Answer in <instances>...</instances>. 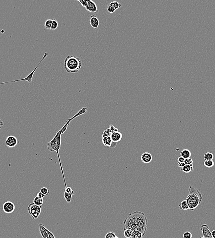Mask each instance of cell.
Returning a JSON list of instances; mask_svg holds the SVG:
<instances>
[{
	"label": "cell",
	"mask_w": 215,
	"mask_h": 238,
	"mask_svg": "<svg viewBox=\"0 0 215 238\" xmlns=\"http://www.w3.org/2000/svg\"><path fill=\"white\" fill-rule=\"evenodd\" d=\"M88 111L87 108H82L81 110H80L75 115H74L73 117L70 118L67 121H65L64 123V126H63L60 130L58 131L56 133V135L53 137V139L49 141L47 143V147L48 150L50 152H56L57 153L58 158L59 161L60 165V169L62 171V175L63 178L64 180V184H65V187H67L66 184V180H65V176H64V171L63 169L62 166L61 160H60V156L59 154V150L61 147V137L66 130H67V127L69 125L70 123L72 120H73L76 118L77 117L82 115L84 114L87 113Z\"/></svg>",
	"instance_id": "cell-1"
},
{
	"label": "cell",
	"mask_w": 215,
	"mask_h": 238,
	"mask_svg": "<svg viewBox=\"0 0 215 238\" xmlns=\"http://www.w3.org/2000/svg\"><path fill=\"white\" fill-rule=\"evenodd\" d=\"M202 196L199 190L194 186L190 185L188 189V195L186 201L188 204L190 210H194L201 204Z\"/></svg>",
	"instance_id": "cell-2"
},
{
	"label": "cell",
	"mask_w": 215,
	"mask_h": 238,
	"mask_svg": "<svg viewBox=\"0 0 215 238\" xmlns=\"http://www.w3.org/2000/svg\"><path fill=\"white\" fill-rule=\"evenodd\" d=\"M130 214L134 220L136 227L135 230L140 231L144 236L146 234L147 227V219L145 213L142 212L136 211L131 213Z\"/></svg>",
	"instance_id": "cell-3"
},
{
	"label": "cell",
	"mask_w": 215,
	"mask_h": 238,
	"mask_svg": "<svg viewBox=\"0 0 215 238\" xmlns=\"http://www.w3.org/2000/svg\"><path fill=\"white\" fill-rule=\"evenodd\" d=\"M64 69L67 73H75L79 71L82 66L80 59L74 56H68L64 60Z\"/></svg>",
	"instance_id": "cell-4"
},
{
	"label": "cell",
	"mask_w": 215,
	"mask_h": 238,
	"mask_svg": "<svg viewBox=\"0 0 215 238\" xmlns=\"http://www.w3.org/2000/svg\"><path fill=\"white\" fill-rule=\"evenodd\" d=\"M48 55L49 53H48V52H45V54H44V56H43V57H42V59H41V60H40V62H39V63L38 64L37 66L36 67H35V68L33 70V71H31V73H30L26 77V78H23V79H18V80H13V81H12L1 82V83H0V85L8 84V83H11V82L21 81H27V82H29V84H30V83L32 82L33 76H34V73H35V71H36V70L37 69V68H38V67H39V66H40V64L41 63V62H43V60H44L45 59V58L48 56Z\"/></svg>",
	"instance_id": "cell-5"
},
{
	"label": "cell",
	"mask_w": 215,
	"mask_h": 238,
	"mask_svg": "<svg viewBox=\"0 0 215 238\" xmlns=\"http://www.w3.org/2000/svg\"><path fill=\"white\" fill-rule=\"evenodd\" d=\"M42 209V206H38L31 203L28 205L27 210L32 219L35 220L40 216Z\"/></svg>",
	"instance_id": "cell-6"
},
{
	"label": "cell",
	"mask_w": 215,
	"mask_h": 238,
	"mask_svg": "<svg viewBox=\"0 0 215 238\" xmlns=\"http://www.w3.org/2000/svg\"><path fill=\"white\" fill-rule=\"evenodd\" d=\"M79 2H80L82 7L84 8L87 11L89 12H93V13H98V9L97 8L96 4L94 1L91 0H88V1H85V0H81V1H78Z\"/></svg>",
	"instance_id": "cell-7"
},
{
	"label": "cell",
	"mask_w": 215,
	"mask_h": 238,
	"mask_svg": "<svg viewBox=\"0 0 215 238\" xmlns=\"http://www.w3.org/2000/svg\"><path fill=\"white\" fill-rule=\"evenodd\" d=\"M38 228L42 238H56L54 234L46 228L43 224H39Z\"/></svg>",
	"instance_id": "cell-8"
},
{
	"label": "cell",
	"mask_w": 215,
	"mask_h": 238,
	"mask_svg": "<svg viewBox=\"0 0 215 238\" xmlns=\"http://www.w3.org/2000/svg\"><path fill=\"white\" fill-rule=\"evenodd\" d=\"M124 230L129 229L130 230L133 231L136 229L134 220L130 213L125 218V220L124 222Z\"/></svg>",
	"instance_id": "cell-9"
},
{
	"label": "cell",
	"mask_w": 215,
	"mask_h": 238,
	"mask_svg": "<svg viewBox=\"0 0 215 238\" xmlns=\"http://www.w3.org/2000/svg\"><path fill=\"white\" fill-rule=\"evenodd\" d=\"M2 209L5 213L9 214L12 213L14 211L15 206V204L12 202L8 201L4 203L2 206Z\"/></svg>",
	"instance_id": "cell-10"
},
{
	"label": "cell",
	"mask_w": 215,
	"mask_h": 238,
	"mask_svg": "<svg viewBox=\"0 0 215 238\" xmlns=\"http://www.w3.org/2000/svg\"><path fill=\"white\" fill-rule=\"evenodd\" d=\"M18 143V139L14 136H9L7 137L5 140V145L9 148L15 147Z\"/></svg>",
	"instance_id": "cell-11"
},
{
	"label": "cell",
	"mask_w": 215,
	"mask_h": 238,
	"mask_svg": "<svg viewBox=\"0 0 215 238\" xmlns=\"http://www.w3.org/2000/svg\"><path fill=\"white\" fill-rule=\"evenodd\" d=\"M201 230L202 231L203 237L205 238H212V232L210 231L208 225L207 224H203L201 226Z\"/></svg>",
	"instance_id": "cell-12"
},
{
	"label": "cell",
	"mask_w": 215,
	"mask_h": 238,
	"mask_svg": "<svg viewBox=\"0 0 215 238\" xmlns=\"http://www.w3.org/2000/svg\"><path fill=\"white\" fill-rule=\"evenodd\" d=\"M110 137H111L112 142L113 143H117L121 141L122 138V134H121V133L118 132V131H116L111 133Z\"/></svg>",
	"instance_id": "cell-13"
},
{
	"label": "cell",
	"mask_w": 215,
	"mask_h": 238,
	"mask_svg": "<svg viewBox=\"0 0 215 238\" xmlns=\"http://www.w3.org/2000/svg\"><path fill=\"white\" fill-rule=\"evenodd\" d=\"M90 24L92 27L95 29H97L99 25V21L95 15H92L91 16L90 19Z\"/></svg>",
	"instance_id": "cell-14"
},
{
	"label": "cell",
	"mask_w": 215,
	"mask_h": 238,
	"mask_svg": "<svg viewBox=\"0 0 215 238\" xmlns=\"http://www.w3.org/2000/svg\"><path fill=\"white\" fill-rule=\"evenodd\" d=\"M140 159L143 163H144L145 164H148L151 161V160L153 159V157L151 154L146 152V153H143Z\"/></svg>",
	"instance_id": "cell-15"
},
{
	"label": "cell",
	"mask_w": 215,
	"mask_h": 238,
	"mask_svg": "<svg viewBox=\"0 0 215 238\" xmlns=\"http://www.w3.org/2000/svg\"><path fill=\"white\" fill-rule=\"evenodd\" d=\"M102 142L104 146L106 147H112V142L110 136H103L102 135Z\"/></svg>",
	"instance_id": "cell-16"
},
{
	"label": "cell",
	"mask_w": 215,
	"mask_h": 238,
	"mask_svg": "<svg viewBox=\"0 0 215 238\" xmlns=\"http://www.w3.org/2000/svg\"><path fill=\"white\" fill-rule=\"evenodd\" d=\"M191 155V152L188 149H183L180 153V156L182 157L184 159L190 158Z\"/></svg>",
	"instance_id": "cell-17"
},
{
	"label": "cell",
	"mask_w": 215,
	"mask_h": 238,
	"mask_svg": "<svg viewBox=\"0 0 215 238\" xmlns=\"http://www.w3.org/2000/svg\"><path fill=\"white\" fill-rule=\"evenodd\" d=\"M194 169L193 165V164L190 165H185L182 168H181L180 170L185 173H190L191 171H193Z\"/></svg>",
	"instance_id": "cell-18"
},
{
	"label": "cell",
	"mask_w": 215,
	"mask_h": 238,
	"mask_svg": "<svg viewBox=\"0 0 215 238\" xmlns=\"http://www.w3.org/2000/svg\"><path fill=\"white\" fill-rule=\"evenodd\" d=\"M142 234L139 230H133L132 232V238H143Z\"/></svg>",
	"instance_id": "cell-19"
},
{
	"label": "cell",
	"mask_w": 215,
	"mask_h": 238,
	"mask_svg": "<svg viewBox=\"0 0 215 238\" xmlns=\"http://www.w3.org/2000/svg\"><path fill=\"white\" fill-rule=\"evenodd\" d=\"M179 207L181 210H189V206L188 204L187 203L186 200H184L181 202L180 204H179Z\"/></svg>",
	"instance_id": "cell-20"
},
{
	"label": "cell",
	"mask_w": 215,
	"mask_h": 238,
	"mask_svg": "<svg viewBox=\"0 0 215 238\" xmlns=\"http://www.w3.org/2000/svg\"><path fill=\"white\" fill-rule=\"evenodd\" d=\"M43 202H44L43 199L40 198L37 196L34 198V201H33V203L38 206L42 205V204H43Z\"/></svg>",
	"instance_id": "cell-21"
},
{
	"label": "cell",
	"mask_w": 215,
	"mask_h": 238,
	"mask_svg": "<svg viewBox=\"0 0 215 238\" xmlns=\"http://www.w3.org/2000/svg\"><path fill=\"white\" fill-rule=\"evenodd\" d=\"M110 5L113 7L115 10L122 7V5L117 1H113L110 4Z\"/></svg>",
	"instance_id": "cell-22"
},
{
	"label": "cell",
	"mask_w": 215,
	"mask_h": 238,
	"mask_svg": "<svg viewBox=\"0 0 215 238\" xmlns=\"http://www.w3.org/2000/svg\"><path fill=\"white\" fill-rule=\"evenodd\" d=\"M204 165L207 168H212L214 165V162L212 160H205V161L204 162Z\"/></svg>",
	"instance_id": "cell-23"
},
{
	"label": "cell",
	"mask_w": 215,
	"mask_h": 238,
	"mask_svg": "<svg viewBox=\"0 0 215 238\" xmlns=\"http://www.w3.org/2000/svg\"><path fill=\"white\" fill-rule=\"evenodd\" d=\"M72 196H73V195L70 193H67L66 191L64 192V198H65L66 201L67 202V203H70L71 202V200H72Z\"/></svg>",
	"instance_id": "cell-24"
},
{
	"label": "cell",
	"mask_w": 215,
	"mask_h": 238,
	"mask_svg": "<svg viewBox=\"0 0 215 238\" xmlns=\"http://www.w3.org/2000/svg\"><path fill=\"white\" fill-rule=\"evenodd\" d=\"M58 27V23L57 20L55 19H52V23L51 30H55Z\"/></svg>",
	"instance_id": "cell-25"
},
{
	"label": "cell",
	"mask_w": 215,
	"mask_h": 238,
	"mask_svg": "<svg viewBox=\"0 0 215 238\" xmlns=\"http://www.w3.org/2000/svg\"><path fill=\"white\" fill-rule=\"evenodd\" d=\"M52 23V19H49L46 20L45 23V27L47 29H51V27Z\"/></svg>",
	"instance_id": "cell-26"
},
{
	"label": "cell",
	"mask_w": 215,
	"mask_h": 238,
	"mask_svg": "<svg viewBox=\"0 0 215 238\" xmlns=\"http://www.w3.org/2000/svg\"><path fill=\"white\" fill-rule=\"evenodd\" d=\"M214 158V155L211 153H206L204 156V158L205 160H212Z\"/></svg>",
	"instance_id": "cell-27"
},
{
	"label": "cell",
	"mask_w": 215,
	"mask_h": 238,
	"mask_svg": "<svg viewBox=\"0 0 215 238\" xmlns=\"http://www.w3.org/2000/svg\"><path fill=\"white\" fill-rule=\"evenodd\" d=\"M132 232L129 229L124 230V236L126 238H131Z\"/></svg>",
	"instance_id": "cell-28"
},
{
	"label": "cell",
	"mask_w": 215,
	"mask_h": 238,
	"mask_svg": "<svg viewBox=\"0 0 215 238\" xmlns=\"http://www.w3.org/2000/svg\"><path fill=\"white\" fill-rule=\"evenodd\" d=\"M116 236V235L113 232H109L106 234L104 238H114Z\"/></svg>",
	"instance_id": "cell-29"
},
{
	"label": "cell",
	"mask_w": 215,
	"mask_h": 238,
	"mask_svg": "<svg viewBox=\"0 0 215 238\" xmlns=\"http://www.w3.org/2000/svg\"><path fill=\"white\" fill-rule=\"evenodd\" d=\"M40 191L45 195H48L49 193V189H48L47 188L45 187H42V188L40 189Z\"/></svg>",
	"instance_id": "cell-30"
},
{
	"label": "cell",
	"mask_w": 215,
	"mask_h": 238,
	"mask_svg": "<svg viewBox=\"0 0 215 238\" xmlns=\"http://www.w3.org/2000/svg\"><path fill=\"white\" fill-rule=\"evenodd\" d=\"M65 191L68 193H70L73 195L75 194V192L73 191V189L71 187H66V189H65Z\"/></svg>",
	"instance_id": "cell-31"
},
{
	"label": "cell",
	"mask_w": 215,
	"mask_h": 238,
	"mask_svg": "<svg viewBox=\"0 0 215 238\" xmlns=\"http://www.w3.org/2000/svg\"><path fill=\"white\" fill-rule=\"evenodd\" d=\"M107 10L108 12L111 13H114L116 11L113 7L110 6V5H107Z\"/></svg>",
	"instance_id": "cell-32"
},
{
	"label": "cell",
	"mask_w": 215,
	"mask_h": 238,
	"mask_svg": "<svg viewBox=\"0 0 215 238\" xmlns=\"http://www.w3.org/2000/svg\"><path fill=\"white\" fill-rule=\"evenodd\" d=\"M184 238H192V235L190 232L187 231L183 235Z\"/></svg>",
	"instance_id": "cell-33"
},
{
	"label": "cell",
	"mask_w": 215,
	"mask_h": 238,
	"mask_svg": "<svg viewBox=\"0 0 215 238\" xmlns=\"http://www.w3.org/2000/svg\"><path fill=\"white\" fill-rule=\"evenodd\" d=\"M184 163L185 165H190V164H193V161L191 158H187V159H185Z\"/></svg>",
	"instance_id": "cell-34"
},
{
	"label": "cell",
	"mask_w": 215,
	"mask_h": 238,
	"mask_svg": "<svg viewBox=\"0 0 215 238\" xmlns=\"http://www.w3.org/2000/svg\"><path fill=\"white\" fill-rule=\"evenodd\" d=\"M185 159H184V158H183L182 157H181V156H180V157H179L178 158V163H184L185 161Z\"/></svg>",
	"instance_id": "cell-35"
},
{
	"label": "cell",
	"mask_w": 215,
	"mask_h": 238,
	"mask_svg": "<svg viewBox=\"0 0 215 238\" xmlns=\"http://www.w3.org/2000/svg\"><path fill=\"white\" fill-rule=\"evenodd\" d=\"M45 196V195L43 194V193H41L40 191L37 194V196H38V198H40V199L44 198Z\"/></svg>",
	"instance_id": "cell-36"
},
{
	"label": "cell",
	"mask_w": 215,
	"mask_h": 238,
	"mask_svg": "<svg viewBox=\"0 0 215 238\" xmlns=\"http://www.w3.org/2000/svg\"><path fill=\"white\" fill-rule=\"evenodd\" d=\"M178 165H179V167H180V168H182L185 165V164H184V163H178Z\"/></svg>",
	"instance_id": "cell-37"
},
{
	"label": "cell",
	"mask_w": 215,
	"mask_h": 238,
	"mask_svg": "<svg viewBox=\"0 0 215 238\" xmlns=\"http://www.w3.org/2000/svg\"><path fill=\"white\" fill-rule=\"evenodd\" d=\"M3 122L2 121L1 119H0V130L1 129V128H2V126H3Z\"/></svg>",
	"instance_id": "cell-38"
},
{
	"label": "cell",
	"mask_w": 215,
	"mask_h": 238,
	"mask_svg": "<svg viewBox=\"0 0 215 238\" xmlns=\"http://www.w3.org/2000/svg\"><path fill=\"white\" fill-rule=\"evenodd\" d=\"M212 238H215V229L212 232Z\"/></svg>",
	"instance_id": "cell-39"
},
{
	"label": "cell",
	"mask_w": 215,
	"mask_h": 238,
	"mask_svg": "<svg viewBox=\"0 0 215 238\" xmlns=\"http://www.w3.org/2000/svg\"><path fill=\"white\" fill-rule=\"evenodd\" d=\"M114 238H118V236H117V235H116V236H115V237H114Z\"/></svg>",
	"instance_id": "cell-40"
},
{
	"label": "cell",
	"mask_w": 215,
	"mask_h": 238,
	"mask_svg": "<svg viewBox=\"0 0 215 238\" xmlns=\"http://www.w3.org/2000/svg\"><path fill=\"white\" fill-rule=\"evenodd\" d=\"M204 238V237H200V238Z\"/></svg>",
	"instance_id": "cell-41"
}]
</instances>
